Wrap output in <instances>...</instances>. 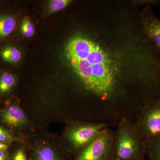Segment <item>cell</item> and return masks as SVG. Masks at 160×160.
<instances>
[{
	"label": "cell",
	"mask_w": 160,
	"mask_h": 160,
	"mask_svg": "<svg viewBox=\"0 0 160 160\" xmlns=\"http://www.w3.org/2000/svg\"><path fill=\"white\" fill-rule=\"evenodd\" d=\"M115 131L114 160H144L147 146L134 122L123 118Z\"/></svg>",
	"instance_id": "2"
},
{
	"label": "cell",
	"mask_w": 160,
	"mask_h": 160,
	"mask_svg": "<svg viewBox=\"0 0 160 160\" xmlns=\"http://www.w3.org/2000/svg\"><path fill=\"white\" fill-rule=\"evenodd\" d=\"M17 24L15 15L11 11L0 9V43L11 39Z\"/></svg>",
	"instance_id": "8"
},
{
	"label": "cell",
	"mask_w": 160,
	"mask_h": 160,
	"mask_svg": "<svg viewBox=\"0 0 160 160\" xmlns=\"http://www.w3.org/2000/svg\"><path fill=\"white\" fill-rule=\"evenodd\" d=\"M22 57L17 46L8 41L0 43V62L9 66H14L19 62Z\"/></svg>",
	"instance_id": "9"
},
{
	"label": "cell",
	"mask_w": 160,
	"mask_h": 160,
	"mask_svg": "<svg viewBox=\"0 0 160 160\" xmlns=\"http://www.w3.org/2000/svg\"><path fill=\"white\" fill-rule=\"evenodd\" d=\"M107 123L70 119L66 121L60 143L68 160L74 157L91 144L104 130Z\"/></svg>",
	"instance_id": "1"
},
{
	"label": "cell",
	"mask_w": 160,
	"mask_h": 160,
	"mask_svg": "<svg viewBox=\"0 0 160 160\" xmlns=\"http://www.w3.org/2000/svg\"><path fill=\"white\" fill-rule=\"evenodd\" d=\"M72 2L70 0H52L50 1L47 6V10L49 14L57 12L69 6Z\"/></svg>",
	"instance_id": "13"
},
{
	"label": "cell",
	"mask_w": 160,
	"mask_h": 160,
	"mask_svg": "<svg viewBox=\"0 0 160 160\" xmlns=\"http://www.w3.org/2000/svg\"><path fill=\"white\" fill-rule=\"evenodd\" d=\"M20 31L21 33L26 38L32 37L35 32V27L30 19L28 17H25L23 18L21 25H20Z\"/></svg>",
	"instance_id": "12"
},
{
	"label": "cell",
	"mask_w": 160,
	"mask_h": 160,
	"mask_svg": "<svg viewBox=\"0 0 160 160\" xmlns=\"http://www.w3.org/2000/svg\"><path fill=\"white\" fill-rule=\"evenodd\" d=\"M17 82V77L13 72L0 67V99L10 96Z\"/></svg>",
	"instance_id": "10"
},
{
	"label": "cell",
	"mask_w": 160,
	"mask_h": 160,
	"mask_svg": "<svg viewBox=\"0 0 160 160\" xmlns=\"http://www.w3.org/2000/svg\"><path fill=\"white\" fill-rule=\"evenodd\" d=\"M134 123L147 149L160 139V98L145 101Z\"/></svg>",
	"instance_id": "3"
},
{
	"label": "cell",
	"mask_w": 160,
	"mask_h": 160,
	"mask_svg": "<svg viewBox=\"0 0 160 160\" xmlns=\"http://www.w3.org/2000/svg\"><path fill=\"white\" fill-rule=\"evenodd\" d=\"M115 131L109 127L85 149L69 160H114Z\"/></svg>",
	"instance_id": "5"
},
{
	"label": "cell",
	"mask_w": 160,
	"mask_h": 160,
	"mask_svg": "<svg viewBox=\"0 0 160 160\" xmlns=\"http://www.w3.org/2000/svg\"><path fill=\"white\" fill-rule=\"evenodd\" d=\"M141 22L143 34L160 58V19L147 6L141 13Z\"/></svg>",
	"instance_id": "7"
},
{
	"label": "cell",
	"mask_w": 160,
	"mask_h": 160,
	"mask_svg": "<svg viewBox=\"0 0 160 160\" xmlns=\"http://www.w3.org/2000/svg\"><path fill=\"white\" fill-rule=\"evenodd\" d=\"M10 147V145L0 142V151H9Z\"/></svg>",
	"instance_id": "18"
},
{
	"label": "cell",
	"mask_w": 160,
	"mask_h": 160,
	"mask_svg": "<svg viewBox=\"0 0 160 160\" xmlns=\"http://www.w3.org/2000/svg\"><path fill=\"white\" fill-rule=\"evenodd\" d=\"M3 2H2V1H0V9H1V7H2V6H3Z\"/></svg>",
	"instance_id": "19"
},
{
	"label": "cell",
	"mask_w": 160,
	"mask_h": 160,
	"mask_svg": "<svg viewBox=\"0 0 160 160\" xmlns=\"http://www.w3.org/2000/svg\"><path fill=\"white\" fill-rule=\"evenodd\" d=\"M24 140L29 160H69L63 152L59 138L34 133Z\"/></svg>",
	"instance_id": "4"
},
{
	"label": "cell",
	"mask_w": 160,
	"mask_h": 160,
	"mask_svg": "<svg viewBox=\"0 0 160 160\" xmlns=\"http://www.w3.org/2000/svg\"><path fill=\"white\" fill-rule=\"evenodd\" d=\"M10 160H29L25 142L20 143L16 148L11 154Z\"/></svg>",
	"instance_id": "14"
},
{
	"label": "cell",
	"mask_w": 160,
	"mask_h": 160,
	"mask_svg": "<svg viewBox=\"0 0 160 160\" xmlns=\"http://www.w3.org/2000/svg\"><path fill=\"white\" fill-rule=\"evenodd\" d=\"M146 156L149 160H160V139L147 149Z\"/></svg>",
	"instance_id": "15"
},
{
	"label": "cell",
	"mask_w": 160,
	"mask_h": 160,
	"mask_svg": "<svg viewBox=\"0 0 160 160\" xmlns=\"http://www.w3.org/2000/svg\"><path fill=\"white\" fill-rule=\"evenodd\" d=\"M11 154L9 151H0V160H10Z\"/></svg>",
	"instance_id": "17"
},
{
	"label": "cell",
	"mask_w": 160,
	"mask_h": 160,
	"mask_svg": "<svg viewBox=\"0 0 160 160\" xmlns=\"http://www.w3.org/2000/svg\"><path fill=\"white\" fill-rule=\"evenodd\" d=\"M134 3H136V5L140 6L146 5V6H158L160 5V0H142V1H134Z\"/></svg>",
	"instance_id": "16"
},
{
	"label": "cell",
	"mask_w": 160,
	"mask_h": 160,
	"mask_svg": "<svg viewBox=\"0 0 160 160\" xmlns=\"http://www.w3.org/2000/svg\"><path fill=\"white\" fill-rule=\"evenodd\" d=\"M0 110V119L12 131L18 132L22 138L34 133L28 115L15 100H8Z\"/></svg>",
	"instance_id": "6"
},
{
	"label": "cell",
	"mask_w": 160,
	"mask_h": 160,
	"mask_svg": "<svg viewBox=\"0 0 160 160\" xmlns=\"http://www.w3.org/2000/svg\"><path fill=\"white\" fill-rule=\"evenodd\" d=\"M0 142L11 145L13 143H24L25 141L22 138L15 136L11 132L0 126Z\"/></svg>",
	"instance_id": "11"
}]
</instances>
